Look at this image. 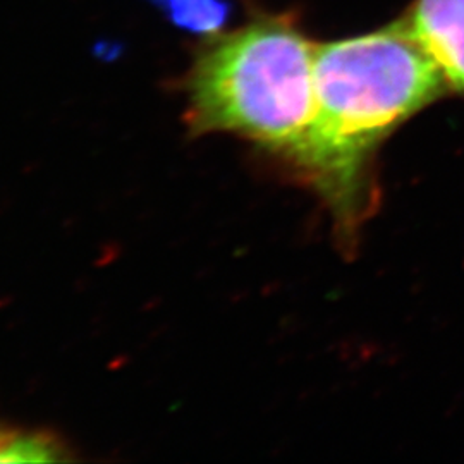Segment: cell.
Wrapping results in <instances>:
<instances>
[{
	"mask_svg": "<svg viewBox=\"0 0 464 464\" xmlns=\"http://www.w3.org/2000/svg\"><path fill=\"white\" fill-rule=\"evenodd\" d=\"M314 78L315 111L295 162L349 226L360 216L375 150L450 86L398 21L373 34L315 44Z\"/></svg>",
	"mask_w": 464,
	"mask_h": 464,
	"instance_id": "6da1fadb",
	"label": "cell"
},
{
	"mask_svg": "<svg viewBox=\"0 0 464 464\" xmlns=\"http://www.w3.org/2000/svg\"><path fill=\"white\" fill-rule=\"evenodd\" d=\"M315 42L285 17L205 36L184 72L193 136L229 133L296 159L315 111Z\"/></svg>",
	"mask_w": 464,
	"mask_h": 464,
	"instance_id": "7a4b0ae2",
	"label": "cell"
},
{
	"mask_svg": "<svg viewBox=\"0 0 464 464\" xmlns=\"http://www.w3.org/2000/svg\"><path fill=\"white\" fill-rule=\"evenodd\" d=\"M398 24L464 93V0H416Z\"/></svg>",
	"mask_w": 464,
	"mask_h": 464,
	"instance_id": "3957f363",
	"label": "cell"
},
{
	"mask_svg": "<svg viewBox=\"0 0 464 464\" xmlns=\"http://www.w3.org/2000/svg\"><path fill=\"white\" fill-rule=\"evenodd\" d=\"M167 23L201 38L222 32L231 17L229 0H149Z\"/></svg>",
	"mask_w": 464,
	"mask_h": 464,
	"instance_id": "277c9868",
	"label": "cell"
},
{
	"mask_svg": "<svg viewBox=\"0 0 464 464\" xmlns=\"http://www.w3.org/2000/svg\"><path fill=\"white\" fill-rule=\"evenodd\" d=\"M67 449L42 431L0 427V463H52L69 459Z\"/></svg>",
	"mask_w": 464,
	"mask_h": 464,
	"instance_id": "5b68a950",
	"label": "cell"
}]
</instances>
